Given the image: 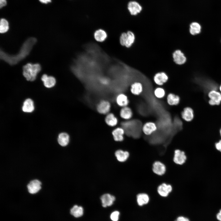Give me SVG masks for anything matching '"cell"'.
I'll list each match as a JSON object with an SVG mask.
<instances>
[{"label":"cell","instance_id":"obj_1","mask_svg":"<svg viewBox=\"0 0 221 221\" xmlns=\"http://www.w3.org/2000/svg\"><path fill=\"white\" fill-rule=\"evenodd\" d=\"M37 39L34 37L28 38L23 43L19 52L15 55H10L0 50V59L10 65L17 64L25 58L30 53Z\"/></svg>","mask_w":221,"mask_h":221},{"label":"cell","instance_id":"obj_2","mask_svg":"<svg viewBox=\"0 0 221 221\" xmlns=\"http://www.w3.org/2000/svg\"><path fill=\"white\" fill-rule=\"evenodd\" d=\"M41 69V66L38 63H28L23 66V75L27 80L33 81L36 79Z\"/></svg>","mask_w":221,"mask_h":221},{"label":"cell","instance_id":"obj_3","mask_svg":"<svg viewBox=\"0 0 221 221\" xmlns=\"http://www.w3.org/2000/svg\"><path fill=\"white\" fill-rule=\"evenodd\" d=\"M194 82L206 92L212 90H217L219 87L215 82L204 77L196 76L194 78Z\"/></svg>","mask_w":221,"mask_h":221},{"label":"cell","instance_id":"obj_4","mask_svg":"<svg viewBox=\"0 0 221 221\" xmlns=\"http://www.w3.org/2000/svg\"><path fill=\"white\" fill-rule=\"evenodd\" d=\"M208 96L210 98L208 103L211 106L218 105L221 102V94L217 90L209 91Z\"/></svg>","mask_w":221,"mask_h":221},{"label":"cell","instance_id":"obj_5","mask_svg":"<svg viewBox=\"0 0 221 221\" xmlns=\"http://www.w3.org/2000/svg\"><path fill=\"white\" fill-rule=\"evenodd\" d=\"M172 57L174 62L178 65L183 64L187 60L184 54L180 49H176L174 51Z\"/></svg>","mask_w":221,"mask_h":221},{"label":"cell","instance_id":"obj_6","mask_svg":"<svg viewBox=\"0 0 221 221\" xmlns=\"http://www.w3.org/2000/svg\"><path fill=\"white\" fill-rule=\"evenodd\" d=\"M169 79L168 75L165 72H161L156 73L153 77L155 83L159 86H162L167 82Z\"/></svg>","mask_w":221,"mask_h":221},{"label":"cell","instance_id":"obj_7","mask_svg":"<svg viewBox=\"0 0 221 221\" xmlns=\"http://www.w3.org/2000/svg\"><path fill=\"white\" fill-rule=\"evenodd\" d=\"M157 130L156 124L153 122L149 121L145 123L142 126V130L146 135H150Z\"/></svg>","mask_w":221,"mask_h":221},{"label":"cell","instance_id":"obj_8","mask_svg":"<svg viewBox=\"0 0 221 221\" xmlns=\"http://www.w3.org/2000/svg\"><path fill=\"white\" fill-rule=\"evenodd\" d=\"M128 9L131 15L135 16L141 12L142 7L137 2L131 1L128 4Z\"/></svg>","mask_w":221,"mask_h":221},{"label":"cell","instance_id":"obj_9","mask_svg":"<svg viewBox=\"0 0 221 221\" xmlns=\"http://www.w3.org/2000/svg\"><path fill=\"white\" fill-rule=\"evenodd\" d=\"M187 157L184 152L179 149L175 150L173 157L174 162L177 164L182 165L186 161Z\"/></svg>","mask_w":221,"mask_h":221},{"label":"cell","instance_id":"obj_10","mask_svg":"<svg viewBox=\"0 0 221 221\" xmlns=\"http://www.w3.org/2000/svg\"><path fill=\"white\" fill-rule=\"evenodd\" d=\"M110 103L107 100H102L98 104L97 107L98 111L102 114H108L110 109Z\"/></svg>","mask_w":221,"mask_h":221},{"label":"cell","instance_id":"obj_11","mask_svg":"<svg viewBox=\"0 0 221 221\" xmlns=\"http://www.w3.org/2000/svg\"><path fill=\"white\" fill-rule=\"evenodd\" d=\"M41 183L37 180H34L30 181L27 185L29 192L31 194L37 193L41 188Z\"/></svg>","mask_w":221,"mask_h":221},{"label":"cell","instance_id":"obj_12","mask_svg":"<svg viewBox=\"0 0 221 221\" xmlns=\"http://www.w3.org/2000/svg\"><path fill=\"white\" fill-rule=\"evenodd\" d=\"M41 79L44 86L47 88H51L53 87L56 83V79L54 77L48 76L46 74H43Z\"/></svg>","mask_w":221,"mask_h":221},{"label":"cell","instance_id":"obj_13","mask_svg":"<svg viewBox=\"0 0 221 221\" xmlns=\"http://www.w3.org/2000/svg\"><path fill=\"white\" fill-rule=\"evenodd\" d=\"M172 188L170 185L164 183L160 185L157 188L158 194L161 196L166 197L172 191Z\"/></svg>","mask_w":221,"mask_h":221},{"label":"cell","instance_id":"obj_14","mask_svg":"<svg viewBox=\"0 0 221 221\" xmlns=\"http://www.w3.org/2000/svg\"><path fill=\"white\" fill-rule=\"evenodd\" d=\"M153 171L156 174L161 176L166 171V167L164 164L159 161L155 162L153 165Z\"/></svg>","mask_w":221,"mask_h":221},{"label":"cell","instance_id":"obj_15","mask_svg":"<svg viewBox=\"0 0 221 221\" xmlns=\"http://www.w3.org/2000/svg\"><path fill=\"white\" fill-rule=\"evenodd\" d=\"M182 119L185 121L189 122L192 121L194 117L193 110L191 107H187L184 108L181 113Z\"/></svg>","mask_w":221,"mask_h":221},{"label":"cell","instance_id":"obj_16","mask_svg":"<svg viewBox=\"0 0 221 221\" xmlns=\"http://www.w3.org/2000/svg\"><path fill=\"white\" fill-rule=\"evenodd\" d=\"M100 199L103 207H105L112 205L115 200V198L114 196L107 193L102 196Z\"/></svg>","mask_w":221,"mask_h":221},{"label":"cell","instance_id":"obj_17","mask_svg":"<svg viewBox=\"0 0 221 221\" xmlns=\"http://www.w3.org/2000/svg\"><path fill=\"white\" fill-rule=\"evenodd\" d=\"M34 102L31 99L28 98L24 101L22 107L23 112L25 113H31L34 110Z\"/></svg>","mask_w":221,"mask_h":221},{"label":"cell","instance_id":"obj_18","mask_svg":"<svg viewBox=\"0 0 221 221\" xmlns=\"http://www.w3.org/2000/svg\"><path fill=\"white\" fill-rule=\"evenodd\" d=\"M130 91L133 95H139L143 91V86L141 82H135L131 85Z\"/></svg>","mask_w":221,"mask_h":221},{"label":"cell","instance_id":"obj_19","mask_svg":"<svg viewBox=\"0 0 221 221\" xmlns=\"http://www.w3.org/2000/svg\"><path fill=\"white\" fill-rule=\"evenodd\" d=\"M125 130L123 127L116 128L112 132V134L114 140L117 142H121L124 139L123 135Z\"/></svg>","mask_w":221,"mask_h":221},{"label":"cell","instance_id":"obj_20","mask_svg":"<svg viewBox=\"0 0 221 221\" xmlns=\"http://www.w3.org/2000/svg\"><path fill=\"white\" fill-rule=\"evenodd\" d=\"M116 101L117 104L122 107L127 106L129 103L127 96L123 93L118 94L116 97Z\"/></svg>","mask_w":221,"mask_h":221},{"label":"cell","instance_id":"obj_21","mask_svg":"<svg viewBox=\"0 0 221 221\" xmlns=\"http://www.w3.org/2000/svg\"><path fill=\"white\" fill-rule=\"evenodd\" d=\"M120 115L122 118L128 120L132 118L133 113L131 109L127 106L122 108L120 111Z\"/></svg>","mask_w":221,"mask_h":221},{"label":"cell","instance_id":"obj_22","mask_svg":"<svg viewBox=\"0 0 221 221\" xmlns=\"http://www.w3.org/2000/svg\"><path fill=\"white\" fill-rule=\"evenodd\" d=\"M167 102L170 106H176L180 103V97L173 93H169L167 97Z\"/></svg>","mask_w":221,"mask_h":221},{"label":"cell","instance_id":"obj_23","mask_svg":"<svg viewBox=\"0 0 221 221\" xmlns=\"http://www.w3.org/2000/svg\"><path fill=\"white\" fill-rule=\"evenodd\" d=\"M57 141L58 143L61 146H66L69 142V136L66 133H61L58 136Z\"/></svg>","mask_w":221,"mask_h":221},{"label":"cell","instance_id":"obj_24","mask_svg":"<svg viewBox=\"0 0 221 221\" xmlns=\"http://www.w3.org/2000/svg\"><path fill=\"white\" fill-rule=\"evenodd\" d=\"M115 156L117 160L120 162L125 161L129 156V152L122 150H118L115 152Z\"/></svg>","mask_w":221,"mask_h":221},{"label":"cell","instance_id":"obj_25","mask_svg":"<svg viewBox=\"0 0 221 221\" xmlns=\"http://www.w3.org/2000/svg\"><path fill=\"white\" fill-rule=\"evenodd\" d=\"M105 121L108 125L113 127L117 125L118 120L113 114L110 113L107 114L106 116Z\"/></svg>","mask_w":221,"mask_h":221},{"label":"cell","instance_id":"obj_26","mask_svg":"<svg viewBox=\"0 0 221 221\" xmlns=\"http://www.w3.org/2000/svg\"><path fill=\"white\" fill-rule=\"evenodd\" d=\"M127 36L126 38L125 47L130 48L134 43L135 40L134 33L131 31H128L127 32Z\"/></svg>","mask_w":221,"mask_h":221},{"label":"cell","instance_id":"obj_27","mask_svg":"<svg viewBox=\"0 0 221 221\" xmlns=\"http://www.w3.org/2000/svg\"><path fill=\"white\" fill-rule=\"evenodd\" d=\"M95 40L99 42H103L107 37L106 32L103 30L99 29L95 31L94 33Z\"/></svg>","mask_w":221,"mask_h":221},{"label":"cell","instance_id":"obj_28","mask_svg":"<svg viewBox=\"0 0 221 221\" xmlns=\"http://www.w3.org/2000/svg\"><path fill=\"white\" fill-rule=\"evenodd\" d=\"M137 201L138 205L140 206H142L148 203L149 197L146 194L140 193L137 196Z\"/></svg>","mask_w":221,"mask_h":221},{"label":"cell","instance_id":"obj_29","mask_svg":"<svg viewBox=\"0 0 221 221\" xmlns=\"http://www.w3.org/2000/svg\"><path fill=\"white\" fill-rule=\"evenodd\" d=\"M201 26L197 22H193L190 25L189 32L192 35L200 33L201 32Z\"/></svg>","mask_w":221,"mask_h":221},{"label":"cell","instance_id":"obj_30","mask_svg":"<svg viewBox=\"0 0 221 221\" xmlns=\"http://www.w3.org/2000/svg\"><path fill=\"white\" fill-rule=\"evenodd\" d=\"M70 213L75 217L82 216L83 214V209L81 206L74 205L70 210Z\"/></svg>","mask_w":221,"mask_h":221},{"label":"cell","instance_id":"obj_31","mask_svg":"<svg viewBox=\"0 0 221 221\" xmlns=\"http://www.w3.org/2000/svg\"><path fill=\"white\" fill-rule=\"evenodd\" d=\"M153 93L155 96L159 99L163 98L166 94L165 89L160 87L156 88L154 91Z\"/></svg>","mask_w":221,"mask_h":221},{"label":"cell","instance_id":"obj_32","mask_svg":"<svg viewBox=\"0 0 221 221\" xmlns=\"http://www.w3.org/2000/svg\"><path fill=\"white\" fill-rule=\"evenodd\" d=\"M9 29V23L4 18H2L0 22V32L3 33L6 32Z\"/></svg>","mask_w":221,"mask_h":221},{"label":"cell","instance_id":"obj_33","mask_svg":"<svg viewBox=\"0 0 221 221\" xmlns=\"http://www.w3.org/2000/svg\"><path fill=\"white\" fill-rule=\"evenodd\" d=\"M127 36L126 32H123L120 35L119 41L120 44L122 46H125Z\"/></svg>","mask_w":221,"mask_h":221},{"label":"cell","instance_id":"obj_34","mask_svg":"<svg viewBox=\"0 0 221 221\" xmlns=\"http://www.w3.org/2000/svg\"><path fill=\"white\" fill-rule=\"evenodd\" d=\"M119 215V212L118 211H115L113 212L111 214L110 218L113 221H118V217Z\"/></svg>","mask_w":221,"mask_h":221},{"label":"cell","instance_id":"obj_35","mask_svg":"<svg viewBox=\"0 0 221 221\" xmlns=\"http://www.w3.org/2000/svg\"><path fill=\"white\" fill-rule=\"evenodd\" d=\"M215 146L217 150L221 152V140L215 143Z\"/></svg>","mask_w":221,"mask_h":221},{"label":"cell","instance_id":"obj_36","mask_svg":"<svg viewBox=\"0 0 221 221\" xmlns=\"http://www.w3.org/2000/svg\"><path fill=\"white\" fill-rule=\"evenodd\" d=\"M175 221H189V220L186 217L183 216H180L177 218Z\"/></svg>","mask_w":221,"mask_h":221},{"label":"cell","instance_id":"obj_37","mask_svg":"<svg viewBox=\"0 0 221 221\" xmlns=\"http://www.w3.org/2000/svg\"><path fill=\"white\" fill-rule=\"evenodd\" d=\"M7 4L6 0H0V7L2 8L6 6Z\"/></svg>","mask_w":221,"mask_h":221},{"label":"cell","instance_id":"obj_38","mask_svg":"<svg viewBox=\"0 0 221 221\" xmlns=\"http://www.w3.org/2000/svg\"><path fill=\"white\" fill-rule=\"evenodd\" d=\"M41 3L44 4H47L51 2V0H39Z\"/></svg>","mask_w":221,"mask_h":221},{"label":"cell","instance_id":"obj_39","mask_svg":"<svg viewBox=\"0 0 221 221\" xmlns=\"http://www.w3.org/2000/svg\"><path fill=\"white\" fill-rule=\"evenodd\" d=\"M217 218L219 221H221V210H220L219 212L217 214Z\"/></svg>","mask_w":221,"mask_h":221},{"label":"cell","instance_id":"obj_40","mask_svg":"<svg viewBox=\"0 0 221 221\" xmlns=\"http://www.w3.org/2000/svg\"><path fill=\"white\" fill-rule=\"evenodd\" d=\"M219 90H220V92H221V84L219 87Z\"/></svg>","mask_w":221,"mask_h":221},{"label":"cell","instance_id":"obj_41","mask_svg":"<svg viewBox=\"0 0 221 221\" xmlns=\"http://www.w3.org/2000/svg\"><path fill=\"white\" fill-rule=\"evenodd\" d=\"M219 133H220V136L221 137V128L220 129V130Z\"/></svg>","mask_w":221,"mask_h":221},{"label":"cell","instance_id":"obj_42","mask_svg":"<svg viewBox=\"0 0 221 221\" xmlns=\"http://www.w3.org/2000/svg\"></svg>","mask_w":221,"mask_h":221}]
</instances>
